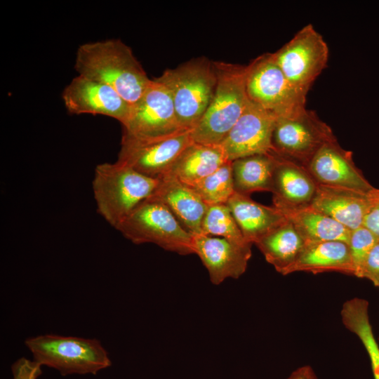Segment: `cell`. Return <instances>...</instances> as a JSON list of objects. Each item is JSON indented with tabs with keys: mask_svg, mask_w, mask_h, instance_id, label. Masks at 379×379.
Listing matches in <instances>:
<instances>
[{
	"mask_svg": "<svg viewBox=\"0 0 379 379\" xmlns=\"http://www.w3.org/2000/svg\"><path fill=\"white\" fill-rule=\"evenodd\" d=\"M363 226L379 239V189L374 192L373 202L365 216Z\"/></svg>",
	"mask_w": 379,
	"mask_h": 379,
	"instance_id": "4dcf8cb0",
	"label": "cell"
},
{
	"mask_svg": "<svg viewBox=\"0 0 379 379\" xmlns=\"http://www.w3.org/2000/svg\"><path fill=\"white\" fill-rule=\"evenodd\" d=\"M41 366L34 359L21 357L11 366L13 379H37L42 374Z\"/></svg>",
	"mask_w": 379,
	"mask_h": 379,
	"instance_id": "f1b7e54d",
	"label": "cell"
},
{
	"mask_svg": "<svg viewBox=\"0 0 379 379\" xmlns=\"http://www.w3.org/2000/svg\"><path fill=\"white\" fill-rule=\"evenodd\" d=\"M306 244L293 225L286 220L254 244L267 262L283 275L296 260Z\"/></svg>",
	"mask_w": 379,
	"mask_h": 379,
	"instance_id": "603a6c76",
	"label": "cell"
},
{
	"mask_svg": "<svg viewBox=\"0 0 379 379\" xmlns=\"http://www.w3.org/2000/svg\"><path fill=\"white\" fill-rule=\"evenodd\" d=\"M62 98L69 114L106 116L121 125L128 120L132 108L112 88L80 75L65 86Z\"/></svg>",
	"mask_w": 379,
	"mask_h": 379,
	"instance_id": "4fadbf2b",
	"label": "cell"
},
{
	"mask_svg": "<svg viewBox=\"0 0 379 379\" xmlns=\"http://www.w3.org/2000/svg\"><path fill=\"white\" fill-rule=\"evenodd\" d=\"M276 116L248 100L239 119L220 145L227 161L272 152Z\"/></svg>",
	"mask_w": 379,
	"mask_h": 379,
	"instance_id": "7c38bea8",
	"label": "cell"
},
{
	"mask_svg": "<svg viewBox=\"0 0 379 379\" xmlns=\"http://www.w3.org/2000/svg\"><path fill=\"white\" fill-rule=\"evenodd\" d=\"M248 99L276 117L295 114L305 108L306 96L288 81L272 53L259 55L247 65Z\"/></svg>",
	"mask_w": 379,
	"mask_h": 379,
	"instance_id": "52a82bcc",
	"label": "cell"
},
{
	"mask_svg": "<svg viewBox=\"0 0 379 379\" xmlns=\"http://www.w3.org/2000/svg\"><path fill=\"white\" fill-rule=\"evenodd\" d=\"M300 271L314 274L338 272L354 275L348 244L342 241L306 242L286 274Z\"/></svg>",
	"mask_w": 379,
	"mask_h": 379,
	"instance_id": "44dd1931",
	"label": "cell"
},
{
	"mask_svg": "<svg viewBox=\"0 0 379 379\" xmlns=\"http://www.w3.org/2000/svg\"><path fill=\"white\" fill-rule=\"evenodd\" d=\"M273 204L306 242L342 241L348 244L350 230L310 204Z\"/></svg>",
	"mask_w": 379,
	"mask_h": 379,
	"instance_id": "ac0fdd59",
	"label": "cell"
},
{
	"mask_svg": "<svg viewBox=\"0 0 379 379\" xmlns=\"http://www.w3.org/2000/svg\"><path fill=\"white\" fill-rule=\"evenodd\" d=\"M159 183L119 161L102 163L95 168L92 190L98 213L117 230L142 201L150 197Z\"/></svg>",
	"mask_w": 379,
	"mask_h": 379,
	"instance_id": "7a4b0ae2",
	"label": "cell"
},
{
	"mask_svg": "<svg viewBox=\"0 0 379 379\" xmlns=\"http://www.w3.org/2000/svg\"><path fill=\"white\" fill-rule=\"evenodd\" d=\"M192 142L190 131L152 139L121 136L117 161L159 180L168 173L179 155Z\"/></svg>",
	"mask_w": 379,
	"mask_h": 379,
	"instance_id": "8fae6325",
	"label": "cell"
},
{
	"mask_svg": "<svg viewBox=\"0 0 379 379\" xmlns=\"http://www.w3.org/2000/svg\"><path fill=\"white\" fill-rule=\"evenodd\" d=\"M328 53L323 36L308 24L272 55L291 84L307 96L313 83L326 67Z\"/></svg>",
	"mask_w": 379,
	"mask_h": 379,
	"instance_id": "9c48e42d",
	"label": "cell"
},
{
	"mask_svg": "<svg viewBox=\"0 0 379 379\" xmlns=\"http://www.w3.org/2000/svg\"><path fill=\"white\" fill-rule=\"evenodd\" d=\"M274 154L276 164L271 192L273 201L294 205L310 204L317 191V182L302 164Z\"/></svg>",
	"mask_w": 379,
	"mask_h": 379,
	"instance_id": "ffe728a7",
	"label": "cell"
},
{
	"mask_svg": "<svg viewBox=\"0 0 379 379\" xmlns=\"http://www.w3.org/2000/svg\"><path fill=\"white\" fill-rule=\"evenodd\" d=\"M201 234L222 237L240 244H251L244 237L226 204L208 206L201 223Z\"/></svg>",
	"mask_w": 379,
	"mask_h": 379,
	"instance_id": "4316f807",
	"label": "cell"
},
{
	"mask_svg": "<svg viewBox=\"0 0 379 379\" xmlns=\"http://www.w3.org/2000/svg\"><path fill=\"white\" fill-rule=\"evenodd\" d=\"M122 127V136L136 139L164 138L187 131L178 121L169 91L157 77L150 80Z\"/></svg>",
	"mask_w": 379,
	"mask_h": 379,
	"instance_id": "30bf717a",
	"label": "cell"
},
{
	"mask_svg": "<svg viewBox=\"0 0 379 379\" xmlns=\"http://www.w3.org/2000/svg\"><path fill=\"white\" fill-rule=\"evenodd\" d=\"M157 79L169 91L181 127L192 131L204 115L213 96L217 76L214 61L192 58Z\"/></svg>",
	"mask_w": 379,
	"mask_h": 379,
	"instance_id": "277c9868",
	"label": "cell"
},
{
	"mask_svg": "<svg viewBox=\"0 0 379 379\" xmlns=\"http://www.w3.org/2000/svg\"><path fill=\"white\" fill-rule=\"evenodd\" d=\"M193 236L194 253L207 269L213 284L218 285L227 278L238 279L245 272L252 244L202 234Z\"/></svg>",
	"mask_w": 379,
	"mask_h": 379,
	"instance_id": "9a60e30c",
	"label": "cell"
},
{
	"mask_svg": "<svg viewBox=\"0 0 379 379\" xmlns=\"http://www.w3.org/2000/svg\"><path fill=\"white\" fill-rule=\"evenodd\" d=\"M337 140L331 127L312 110L277 117L272 136V151L306 168L327 142Z\"/></svg>",
	"mask_w": 379,
	"mask_h": 379,
	"instance_id": "ba28073f",
	"label": "cell"
},
{
	"mask_svg": "<svg viewBox=\"0 0 379 379\" xmlns=\"http://www.w3.org/2000/svg\"><path fill=\"white\" fill-rule=\"evenodd\" d=\"M287 379H317V377L313 369L306 365L295 369Z\"/></svg>",
	"mask_w": 379,
	"mask_h": 379,
	"instance_id": "1f68e13d",
	"label": "cell"
},
{
	"mask_svg": "<svg viewBox=\"0 0 379 379\" xmlns=\"http://www.w3.org/2000/svg\"><path fill=\"white\" fill-rule=\"evenodd\" d=\"M74 69L78 75L112 88L131 107L140 100L151 80L132 49L117 39L80 45Z\"/></svg>",
	"mask_w": 379,
	"mask_h": 379,
	"instance_id": "6da1fadb",
	"label": "cell"
},
{
	"mask_svg": "<svg viewBox=\"0 0 379 379\" xmlns=\"http://www.w3.org/2000/svg\"><path fill=\"white\" fill-rule=\"evenodd\" d=\"M361 278L368 279L375 286L379 287V242L369 253L364 262Z\"/></svg>",
	"mask_w": 379,
	"mask_h": 379,
	"instance_id": "f546056e",
	"label": "cell"
},
{
	"mask_svg": "<svg viewBox=\"0 0 379 379\" xmlns=\"http://www.w3.org/2000/svg\"><path fill=\"white\" fill-rule=\"evenodd\" d=\"M275 164L273 152L232 161L234 192L248 196L255 192H272Z\"/></svg>",
	"mask_w": 379,
	"mask_h": 379,
	"instance_id": "cb8c5ba5",
	"label": "cell"
},
{
	"mask_svg": "<svg viewBox=\"0 0 379 379\" xmlns=\"http://www.w3.org/2000/svg\"><path fill=\"white\" fill-rule=\"evenodd\" d=\"M319 185L345 187L365 194L375 190L355 165L352 153L343 148L337 140L323 145L306 166Z\"/></svg>",
	"mask_w": 379,
	"mask_h": 379,
	"instance_id": "5bb4252c",
	"label": "cell"
},
{
	"mask_svg": "<svg viewBox=\"0 0 379 379\" xmlns=\"http://www.w3.org/2000/svg\"><path fill=\"white\" fill-rule=\"evenodd\" d=\"M227 161L220 145L192 142L179 155L168 174L192 187Z\"/></svg>",
	"mask_w": 379,
	"mask_h": 379,
	"instance_id": "7402d4cb",
	"label": "cell"
},
{
	"mask_svg": "<svg viewBox=\"0 0 379 379\" xmlns=\"http://www.w3.org/2000/svg\"><path fill=\"white\" fill-rule=\"evenodd\" d=\"M375 191L365 194L318 184L310 204L351 231L363 226L365 216L373 202Z\"/></svg>",
	"mask_w": 379,
	"mask_h": 379,
	"instance_id": "2e32d148",
	"label": "cell"
},
{
	"mask_svg": "<svg viewBox=\"0 0 379 379\" xmlns=\"http://www.w3.org/2000/svg\"><path fill=\"white\" fill-rule=\"evenodd\" d=\"M225 204L244 237L252 244L287 220L274 206L262 205L248 195L234 192Z\"/></svg>",
	"mask_w": 379,
	"mask_h": 379,
	"instance_id": "d6986e66",
	"label": "cell"
},
{
	"mask_svg": "<svg viewBox=\"0 0 379 379\" xmlns=\"http://www.w3.org/2000/svg\"><path fill=\"white\" fill-rule=\"evenodd\" d=\"M214 66L217 83L213 96L190 135L193 142L220 145L249 100L246 88L247 65L214 61Z\"/></svg>",
	"mask_w": 379,
	"mask_h": 379,
	"instance_id": "3957f363",
	"label": "cell"
},
{
	"mask_svg": "<svg viewBox=\"0 0 379 379\" xmlns=\"http://www.w3.org/2000/svg\"><path fill=\"white\" fill-rule=\"evenodd\" d=\"M152 197L163 202L192 234L201 233V223L208 206L192 188L166 174L159 179Z\"/></svg>",
	"mask_w": 379,
	"mask_h": 379,
	"instance_id": "e0dca14e",
	"label": "cell"
},
{
	"mask_svg": "<svg viewBox=\"0 0 379 379\" xmlns=\"http://www.w3.org/2000/svg\"><path fill=\"white\" fill-rule=\"evenodd\" d=\"M25 345L34 360L63 376L96 375L112 365L107 351L95 338L46 334L28 338Z\"/></svg>",
	"mask_w": 379,
	"mask_h": 379,
	"instance_id": "5b68a950",
	"label": "cell"
},
{
	"mask_svg": "<svg viewBox=\"0 0 379 379\" xmlns=\"http://www.w3.org/2000/svg\"><path fill=\"white\" fill-rule=\"evenodd\" d=\"M368 303L361 298L347 300L343 305L341 317L343 324L361 340L369 356L375 379H379V346L370 324Z\"/></svg>",
	"mask_w": 379,
	"mask_h": 379,
	"instance_id": "d4e9b609",
	"label": "cell"
},
{
	"mask_svg": "<svg viewBox=\"0 0 379 379\" xmlns=\"http://www.w3.org/2000/svg\"><path fill=\"white\" fill-rule=\"evenodd\" d=\"M379 239L366 227L361 226L350 231L348 245L354 270V276L361 277L364 262Z\"/></svg>",
	"mask_w": 379,
	"mask_h": 379,
	"instance_id": "83f0119b",
	"label": "cell"
},
{
	"mask_svg": "<svg viewBox=\"0 0 379 379\" xmlns=\"http://www.w3.org/2000/svg\"><path fill=\"white\" fill-rule=\"evenodd\" d=\"M192 188L208 205L225 204L234 194L232 161L197 182Z\"/></svg>",
	"mask_w": 379,
	"mask_h": 379,
	"instance_id": "484cf974",
	"label": "cell"
},
{
	"mask_svg": "<svg viewBox=\"0 0 379 379\" xmlns=\"http://www.w3.org/2000/svg\"><path fill=\"white\" fill-rule=\"evenodd\" d=\"M117 230L135 244L151 243L182 255L194 253L193 234L163 202L152 196L140 204Z\"/></svg>",
	"mask_w": 379,
	"mask_h": 379,
	"instance_id": "8992f818",
	"label": "cell"
}]
</instances>
